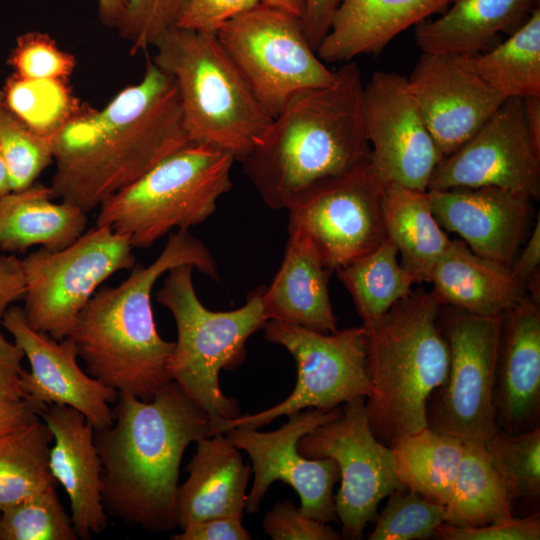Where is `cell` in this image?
Wrapping results in <instances>:
<instances>
[{
  "label": "cell",
  "mask_w": 540,
  "mask_h": 540,
  "mask_svg": "<svg viewBox=\"0 0 540 540\" xmlns=\"http://www.w3.org/2000/svg\"><path fill=\"white\" fill-rule=\"evenodd\" d=\"M53 199L49 186L35 183L0 196V250H60L74 243L86 231V212Z\"/></svg>",
  "instance_id": "28"
},
{
  "label": "cell",
  "mask_w": 540,
  "mask_h": 540,
  "mask_svg": "<svg viewBox=\"0 0 540 540\" xmlns=\"http://www.w3.org/2000/svg\"><path fill=\"white\" fill-rule=\"evenodd\" d=\"M391 449L399 481L427 499L446 505L464 442L427 426L398 438Z\"/></svg>",
  "instance_id": "30"
},
{
  "label": "cell",
  "mask_w": 540,
  "mask_h": 540,
  "mask_svg": "<svg viewBox=\"0 0 540 540\" xmlns=\"http://www.w3.org/2000/svg\"><path fill=\"white\" fill-rule=\"evenodd\" d=\"M338 406L331 410L310 409L288 415V421L271 432L234 427L226 436L252 461L254 481L247 494L245 510L256 513L269 486L277 480L290 485L300 498V510L313 519L338 522L333 488L340 474L332 458L312 459L298 450L299 440L315 428L341 414Z\"/></svg>",
  "instance_id": "14"
},
{
  "label": "cell",
  "mask_w": 540,
  "mask_h": 540,
  "mask_svg": "<svg viewBox=\"0 0 540 540\" xmlns=\"http://www.w3.org/2000/svg\"><path fill=\"white\" fill-rule=\"evenodd\" d=\"M192 265L167 272L156 299L172 314L177 340L168 362L170 379L203 410L210 424L239 416L237 402L225 396L219 372L238 367L246 357V341L264 328L266 286L248 293L245 303L230 311H212L199 300L193 285Z\"/></svg>",
  "instance_id": "7"
},
{
  "label": "cell",
  "mask_w": 540,
  "mask_h": 540,
  "mask_svg": "<svg viewBox=\"0 0 540 540\" xmlns=\"http://www.w3.org/2000/svg\"><path fill=\"white\" fill-rule=\"evenodd\" d=\"M467 59L504 99L540 96V8L502 43Z\"/></svg>",
  "instance_id": "32"
},
{
  "label": "cell",
  "mask_w": 540,
  "mask_h": 540,
  "mask_svg": "<svg viewBox=\"0 0 540 540\" xmlns=\"http://www.w3.org/2000/svg\"><path fill=\"white\" fill-rule=\"evenodd\" d=\"M180 265L220 280L207 246L189 230H177L150 265L136 264L119 285L99 288L77 316L67 338L86 372L118 394L150 400L171 381L168 362L174 342L157 331L151 294L158 279Z\"/></svg>",
  "instance_id": "4"
},
{
  "label": "cell",
  "mask_w": 540,
  "mask_h": 540,
  "mask_svg": "<svg viewBox=\"0 0 540 540\" xmlns=\"http://www.w3.org/2000/svg\"><path fill=\"white\" fill-rule=\"evenodd\" d=\"M335 72L331 85L292 98L241 161L271 209L290 210L323 186L370 164L361 69L349 61Z\"/></svg>",
  "instance_id": "3"
},
{
  "label": "cell",
  "mask_w": 540,
  "mask_h": 540,
  "mask_svg": "<svg viewBox=\"0 0 540 540\" xmlns=\"http://www.w3.org/2000/svg\"><path fill=\"white\" fill-rule=\"evenodd\" d=\"M441 227L476 254L511 268L533 217V199L495 186L428 190Z\"/></svg>",
  "instance_id": "20"
},
{
  "label": "cell",
  "mask_w": 540,
  "mask_h": 540,
  "mask_svg": "<svg viewBox=\"0 0 540 540\" xmlns=\"http://www.w3.org/2000/svg\"><path fill=\"white\" fill-rule=\"evenodd\" d=\"M512 497L481 442L464 443V450L446 504L445 522L477 527L512 516Z\"/></svg>",
  "instance_id": "31"
},
{
  "label": "cell",
  "mask_w": 540,
  "mask_h": 540,
  "mask_svg": "<svg viewBox=\"0 0 540 540\" xmlns=\"http://www.w3.org/2000/svg\"><path fill=\"white\" fill-rule=\"evenodd\" d=\"M172 540H249L250 533L243 527L241 518L218 517L188 524Z\"/></svg>",
  "instance_id": "45"
},
{
  "label": "cell",
  "mask_w": 540,
  "mask_h": 540,
  "mask_svg": "<svg viewBox=\"0 0 540 540\" xmlns=\"http://www.w3.org/2000/svg\"><path fill=\"white\" fill-rule=\"evenodd\" d=\"M504 316L456 309L445 321L450 352L445 384L427 411L428 427L467 442L486 443L497 430L496 373Z\"/></svg>",
  "instance_id": "13"
},
{
  "label": "cell",
  "mask_w": 540,
  "mask_h": 540,
  "mask_svg": "<svg viewBox=\"0 0 540 540\" xmlns=\"http://www.w3.org/2000/svg\"><path fill=\"white\" fill-rule=\"evenodd\" d=\"M495 186L540 196V151L528 133L523 99L508 98L459 148L444 156L428 190Z\"/></svg>",
  "instance_id": "17"
},
{
  "label": "cell",
  "mask_w": 540,
  "mask_h": 540,
  "mask_svg": "<svg viewBox=\"0 0 540 540\" xmlns=\"http://www.w3.org/2000/svg\"><path fill=\"white\" fill-rule=\"evenodd\" d=\"M432 292L411 291L375 321L363 324L372 385L366 398L370 427L391 445L428 426V402L446 382L450 352Z\"/></svg>",
  "instance_id": "5"
},
{
  "label": "cell",
  "mask_w": 540,
  "mask_h": 540,
  "mask_svg": "<svg viewBox=\"0 0 540 540\" xmlns=\"http://www.w3.org/2000/svg\"><path fill=\"white\" fill-rule=\"evenodd\" d=\"M263 329L268 342L283 346L293 356L297 368L295 388L284 401L271 408L211 424L210 436L234 427L257 429L303 409L327 411L354 398L371 395L368 338L363 325L322 333L268 320Z\"/></svg>",
  "instance_id": "9"
},
{
  "label": "cell",
  "mask_w": 540,
  "mask_h": 540,
  "mask_svg": "<svg viewBox=\"0 0 540 540\" xmlns=\"http://www.w3.org/2000/svg\"><path fill=\"white\" fill-rule=\"evenodd\" d=\"M262 4L280 9L301 18L304 0H260Z\"/></svg>",
  "instance_id": "53"
},
{
  "label": "cell",
  "mask_w": 540,
  "mask_h": 540,
  "mask_svg": "<svg viewBox=\"0 0 540 540\" xmlns=\"http://www.w3.org/2000/svg\"><path fill=\"white\" fill-rule=\"evenodd\" d=\"M187 0H127L116 29L132 54L152 48L167 30L176 26Z\"/></svg>",
  "instance_id": "41"
},
{
  "label": "cell",
  "mask_w": 540,
  "mask_h": 540,
  "mask_svg": "<svg viewBox=\"0 0 540 540\" xmlns=\"http://www.w3.org/2000/svg\"><path fill=\"white\" fill-rule=\"evenodd\" d=\"M370 540H419L435 536L445 522L446 505L436 503L408 488L392 492Z\"/></svg>",
  "instance_id": "39"
},
{
  "label": "cell",
  "mask_w": 540,
  "mask_h": 540,
  "mask_svg": "<svg viewBox=\"0 0 540 540\" xmlns=\"http://www.w3.org/2000/svg\"><path fill=\"white\" fill-rule=\"evenodd\" d=\"M263 529L273 540H337L341 534L327 523L305 515L290 500L278 502L264 516Z\"/></svg>",
  "instance_id": "42"
},
{
  "label": "cell",
  "mask_w": 540,
  "mask_h": 540,
  "mask_svg": "<svg viewBox=\"0 0 540 540\" xmlns=\"http://www.w3.org/2000/svg\"><path fill=\"white\" fill-rule=\"evenodd\" d=\"M133 249L126 236L96 225L65 248H40L26 256L22 309L27 323L56 340L67 338L101 284L133 268Z\"/></svg>",
  "instance_id": "11"
},
{
  "label": "cell",
  "mask_w": 540,
  "mask_h": 540,
  "mask_svg": "<svg viewBox=\"0 0 540 540\" xmlns=\"http://www.w3.org/2000/svg\"><path fill=\"white\" fill-rule=\"evenodd\" d=\"M362 113L370 165L384 183L428 190L443 158L407 77L375 71L363 87Z\"/></svg>",
  "instance_id": "16"
},
{
  "label": "cell",
  "mask_w": 540,
  "mask_h": 540,
  "mask_svg": "<svg viewBox=\"0 0 540 540\" xmlns=\"http://www.w3.org/2000/svg\"><path fill=\"white\" fill-rule=\"evenodd\" d=\"M22 349L0 331V396L22 399L20 377L24 370Z\"/></svg>",
  "instance_id": "46"
},
{
  "label": "cell",
  "mask_w": 540,
  "mask_h": 540,
  "mask_svg": "<svg viewBox=\"0 0 540 540\" xmlns=\"http://www.w3.org/2000/svg\"><path fill=\"white\" fill-rule=\"evenodd\" d=\"M383 198L384 182L369 164L288 210V233L306 237L323 265L336 271L386 240Z\"/></svg>",
  "instance_id": "15"
},
{
  "label": "cell",
  "mask_w": 540,
  "mask_h": 540,
  "mask_svg": "<svg viewBox=\"0 0 540 540\" xmlns=\"http://www.w3.org/2000/svg\"><path fill=\"white\" fill-rule=\"evenodd\" d=\"M37 417L36 410L25 400L0 396V438Z\"/></svg>",
  "instance_id": "50"
},
{
  "label": "cell",
  "mask_w": 540,
  "mask_h": 540,
  "mask_svg": "<svg viewBox=\"0 0 540 540\" xmlns=\"http://www.w3.org/2000/svg\"><path fill=\"white\" fill-rule=\"evenodd\" d=\"M260 3V0H187L176 26L216 35L226 22Z\"/></svg>",
  "instance_id": "44"
},
{
  "label": "cell",
  "mask_w": 540,
  "mask_h": 540,
  "mask_svg": "<svg viewBox=\"0 0 540 540\" xmlns=\"http://www.w3.org/2000/svg\"><path fill=\"white\" fill-rule=\"evenodd\" d=\"M100 21L110 28H118L124 16L127 0H96Z\"/></svg>",
  "instance_id": "52"
},
{
  "label": "cell",
  "mask_w": 540,
  "mask_h": 540,
  "mask_svg": "<svg viewBox=\"0 0 540 540\" xmlns=\"http://www.w3.org/2000/svg\"><path fill=\"white\" fill-rule=\"evenodd\" d=\"M152 48L151 61L175 83L190 142L229 153L241 162L273 117L256 99L216 35L174 26Z\"/></svg>",
  "instance_id": "6"
},
{
  "label": "cell",
  "mask_w": 540,
  "mask_h": 540,
  "mask_svg": "<svg viewBox=\"0 0 540 540\" xmlns=\"http://www.w3.org/2000/svg\"><path fill=\"white\" fill-rule=\"evenodd\" d=\"M0 150L11 191L25 189L53 161L51 139L33 131L6 105L0 90Z\"/></svg>",
  "instance_id": "37"
},
{
  "label": "cell",
  "mask_w": 540,
  "mask_h": 540,
  "mask_svg": "<svg viewBox=\"0 0 540 540\" xmlns=\"http://www.w3.org/2000/svg\"><path fill=\"white\" fill-rule=\"evenodd\" d=\"M216 37L272 116L296 95L336 79L311 47L299 17L258 4L226 22Z\"/></svg>",
  "instance_id": "10"
},
{
  "label": "cell",
  "mask_w": 540,
  "mask_h": 540,
  "mask_svg": "<svg viewBox=\"0 0 540 540\" xmlns=\"http://www.w3.org/2000/svg\"><path fill=\"white\" fill-rule=\"evenodd\" d=\"M516 282L527 292L539 289L540 270V217L529 235L519 258L511 265Z\"/></svg>",
  "instance_id": "47"
},
{
  "label": "cell",
  "mask_w": 540,
  "mask_h": 540,
  "mask_svg": "<svg viewBox=\"0 0 540 540\" xmlns=\"http://www.w3.org/2000/svg\"><path fill=\"white\" fill-rule=\"evenodd\" d=\"M407 81L443 157L459 148L506 100L462 55L422 52Z\"/></svg>",
  "instance_id": "19"
},
{
  "label": "cell",
  "mask_w": 540,
  "mask_h": 540,
  "mask_svg": "<svg viewBox=\"0 0 540 540\" xmlns=\"http://www.w3.org/2000/svg\"><path fill=\"white\" fill-rule=\"evenodd\" d=\"M53 198L86 213L192 144L172 78L147 61L104 107L84 105L52 138Z\"/></svg>",
  "instance_id": "1"
},
{
  "label": "cell",
  "mask_w": 540,
  "mask_h": 540,
  "mask_svg": "<svg viewBox=\"0 0 540 540\" xmlns=\"http://www.w3.org/2000/svg\"><path fill=\"white\" fill-rule=\"evenodd\" d=\"M432 294L441 305L480 316H504L526 294L511 269L451 240L431 274Z\"/></svg>",
  "instance_id": "26"
},
{
  "label": "cell",
  "mask_w": 540,
  "mask_h": 540,
  "mask_svg": "<svg viewBox=\"0 0 540 540\" xmlns=\"http://www.w3.org/2000/svg\"><path fill=\"white\" fill-rule=\"evenodd\" d=\"M495 397L508 434L527 431L540 407V303L528 292L503 317Z\"/></svg>",
  "instance_id": "22"
},
{
  "label": "cell",
  "mask_w": 540,
  "mask_h": 540,
  "mask_svg": "<svg viewBox=\"0 0 540 540\" xmlns=\"http://www.w3.org/2000/svg\"><path fill=\"white\" fill-rule=\"evenodd\" d=\"M492 466L512 499L540 493V429L504 435L498 431L485 443Z\"/></svg>",
  "instance_id": "38"
},
{
  "label": "cell",
  "mask_w": 540,
  "mask_h": 540,
  "mask_svg": "<svg viewBox=\"0 0 540 540\" xmlns=\"http://www.w3.org/2000/svg\"><path fill=\"white\" fill-rule=\"evenodd\" d=\"M38 416L52 433L48 466L69 498L77 538L90 539L108 524L95 429L82 413L65 405L46 406Z\"/></svg>",
  "instance_id": "21"
},
{
  "label": "cell",
  "mask_w": 540,
  "mask_h": 540,
  "mask_svg": "<svg viewBox=\"0 0 540 540\" xmlns=\"http://www.w3.org/2000/svg\"><path fill=\"white\" fill-rule=\"evenodd\" d=\"M25 278L22 260L15 255H0V322L11 304L24 297Z\"/></svg>",
  "instance_id": "49"
},
{
  "label": "cell",
  "mask_w": 540,
  "mask_h": 540,
  "mask_svg": "<svg viewBox=\"0 0 540 540\" xmlns=\"http://www.w3.org/2000/svg\"><path fill=\"white\" fill-rule=\"evenodd\" d=\"M452 0H339L316 52L326 63L378 54L398 34L448 7Z\"/></svg>",
  "instance_id": "23"
},
{
  "label": "cell",
  "mask_w": 540,
  "mask_h": 540,
  "mask_svg": "<svg viewBox=\"0 0 540 540\" xmlns=\"http://www.w3.org/2000/svg\"><path fill=\"white\" fill-rule=\"evenodd\" d=\"M113 405L111 424L94 433L106 513L149 532L173 530L181 461L210 436V419L172 380L150 400L119 393Z\"/></svg>",
  "instance_id": "2"
},
{
  "label": "cell",
  "mask_w": 540,
  "mask_h": 540,
  "mask_svg": "<svg viewBox=\"0 0 540 540\" xmlns=\"http://www.w3.org/2000/svg\"><path fill=\"white\" fill-rule=\"evenodd\" d=\"M398 255L397 247L386 238L375 250L336 270L364 325L380 318L412 291L415 281Z\"/></svg>",
  "instance_id": "34"
},
{
  "label": "cell",
  "mask_w": 540,
  "mask_h": 540,
  "mask_svg": "<svg viewBox=\"0 0 540 540\" xmlns=\"http://www.w3.org/2000/svg\"><path fill=\"white\" fill-rule=\"evenodd\" d=\"M383 219L386 238L397 247L403 268L415 283L430 282L451 240L433 214L428 190L384 183Z\"/></svg>",
  "instance_id": "29"
},
{
  "label": "cell",
  "mask_w": 540,
  "mask_h": 540,
  "mask_svg": "<svg viewBox=\"0 0 540 540\" xmlns=\"http://www.w3.org/2000/svg\"><path fill=\"white\" fill-rule=\"evenodd\" d=\"M442 15L415 26L422 52L469 56L488 49L500 33L511 34L540 8V0H452Z\"/></svg>",
  "instance_id": "27"
},
{
  "label": "cell",
  "mask_w": 540,
  "mask_h": 540,
  "mask_svg": "<svg viewBox=\"0 0 540 540\" xmlns=\"http://www.w3.org/2000/svg\"><path fill=\"white\" fill-rule=\"evenodd\" d=\"M52 440L40 417L0 438V512L56 486L48 466Z\"/></svg>",
  "instance_id": "33"
},
{
  "label": "cell",
  "mask_w": 540,
  "mask_h": 540,
  "mask_svg": "<svg viewBox=\"0 0 540 540\" xmlns=\"http://www.w3.org/2000/svg\"><path fill=\"white\" fill-rule=\"evenodd\" d=\"M71 516L49 487L0 512V540H77Z\"/></svg>",
  "instance_id": "36"
},
{
  "label": "cell",
  "mask_w": 540,
  "mask_h": 540,
  "mask_svg": "<svg viewBox=\"0 0 540 540\" xmlns=\"http://www.w3.org/2000/svg\"><path fill=\"white\" fill-rule=\"evenodd\" d=\"M1 91L16 116L50 139L85 105L74 96L69 80L32 79L12 73Z\"/></svg>",
  "instance_id": "35"
},
{
  "label": "cell",
  "mask_w": 540,
  "mask_h": 540,
  "mask_svg": "<svg viewBox=\"0 0 540 540\" xmlns=\"http://www.w3.org/2000/svg\"><path fill=\"white\" fill-rule=\"evenodd\" d=\"M186 469L188 477L177 493L178 527L218 517L242 519L251 468L227 436L198 440Z\"/></svg>",
  "instance_id": "24"
},
{
  "label": "cell",
  "mask_w": 540,
  "mask_h": 540,
  "mask_svg": "<svg viewBox=\"0 0 540 540\" xmlns=\"http://www.w3.org/2000/svg\"><path fill=\"white\" fill-rule=\"evenodd\" d=\"M366 398L346 403L341 414L318 426L298 442L299 452L312 459L332 458L341 485L334 496L342 537L361 539L377 517L381 500L406 488L398 479L391 447L374 435L366 411Z\"/></svg>",
  "instance_id": "12"
},
{
  "label": "cell",
  "mask_w": 540,
  "mask_h": 540,
  "mask_svg": "<svg viewBox=\"0 0 540 540\" xmlns=\"http://www.w3.org/2000/svg\"><path fill=\"white\" fill-rule=\"evenodd\" d=\"M435 536L443 540H538L539 513L523 518L513 516L477 527H460L441 523Z\"/></svg>",
  "instance_id": "43"
},
{
  "label": "cell",
  "mask_w": 540,
  "mask_h": 540,
  "mask_svg": "<svg viewBox=\"0 0 540 540\" xmlns=\"http://www.w3.org/2000/svg\"><path fill=\"white\" fill-rule=\"evenodd\" d=\"M339 0H304L301 23L311 47L316 51L328 32Z\"/></svg>",
  "instance_id": "48"
},
{
  "label": "cell",
  "mask_w": 540,
  "mask_h": 540,
  "mask_svg": "<svg viewBox=\"0 0 540 540\" xmlns=\"http://www.w3.org/2000/svg\"><path fill=\"white\" fill-rule=\"evenodd\" d=\"M330 273L306 237L289 233L281 266L264 290L267 319L322 333L337 331L328 290Z\"/></svg>",
  "instance_id": "25"
},
{
  "label": "cell",
  "mask_w": 540,
  "mask_h": 540,
  "mask_svg": "<svg viewBox=\"0 0 540 540\" xmlns=\"http://www.w3.org/2000/svg\"><path fill=\"white\" fill-rule=\"evenodd\" d=\"M7 64L20 77L69 80L75 71L76 59L61 49L50 35L30 31L17 37Z\"/></svg>",
  "instance_id": "40"
},
{
  "label": "cell",
  "mask_w": 540,
  "mask_h": 540,
  "mask_svg": "<svg viewBox=\"0 0 540 540\" xmlns=\"http://www.w3.org/2000/svg\"><path fill=\"white\" fill-rule=\"evenodd\" d=\"M4 328L13 336L30 364L20 377L22 399L37 412L49 405L69 406L101 429L112 422L110 407L118 392L84 371L72 340H56L33 329L26 321L23 309L11 305L4 313Z\"/></svg>",
  "instance_id": "18"
},
{
  "label": "cell",
  "mask_w": 540,
  "mask_h": 540,
  "mask_svg": "<svg viewBox=\"0 0 540 540\" xmlns=\"http://www.w3.org/2000/svg\"><path fill=\"white\" fill-rule=\"evenodd\" d=\"M11 191L10 181L6 165L0 150V196H3Z\"/></svg>",
  "instance_id": "54"
},
{
  "label": "cell",
  "mask_w": 540,
  "mask_h": 540,
  "mask_svg": "<svg viewBox=\"0 0 540 540\" xmlns=\"http://www.w3.org/2000/svg\"><path fill=\"white\" fill-rule=\"evenodd\" d=\"M525 123L534 146L540 151V96L523 99Z\"/></svg>",
  "instance_id": "51"
},
{
  "label": "cell",
  "mask_w": 540,
  "mask_h": 540,
  "mask_svg": "<svg viewBox=\"0 0 540 540\" xmlns=\"http://www.w3.org/2000/svg\"><path fill=\"white\" fill-rule=\"evenodd\" d=\"M234 161L229 153L190 144L104 200L96 225L126 236L133 248H149L173 229L189 230L230 191Z\"/></svg>",
  "instance_id": "8"
}]
</instances>
